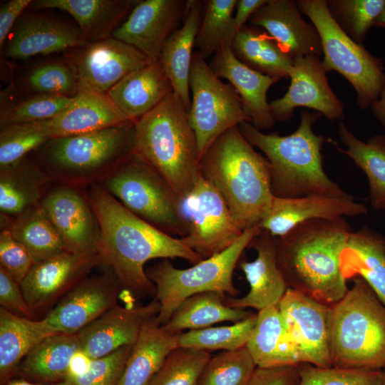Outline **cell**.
<instances>
[{
  "label": "cell",
  "instance_id": "cell-1",
  "mask_svg": "<svg viewBox=\"0 0 385 385\" xmlns=\"http://www.w3.org/2000/svg\"><path fill=\"white\" fill-rule=\"evenodd\" d=\"M87 197L101 230L99 255L120 286L139 297L155 296V284L144 270L155 258H182L196 264L203 259L180 238L138 217L98 183L88 185Z\"/></svg>",
  "mask_w": 385,
  "mask_h": 385
},
{
  "label": "cell",
  "instance_id": "cell-2",
  "mask_svg": "<svg viewBox=\"0 0 385 385\" xmlns=\"http://www.w3.org/2000/svg\"><path fill=\"white\" fill-rule=\"evenodd\" d=\"M352 232L345 217L313 219L276 237L287 287L328 305L339 302L349 289L341 257Z\"/></svg>",
  "mask_w": 385,
  "mask_h": 385
},
{
  "label": "cell",
  "instance_id": "cell-3",
  "mask_svg": "<svg viewBox=\"0 0 385 385\" xmlns=\"http://www.w3.org/2000/svg\"><path fill=\"white\" fill-rule=\"evenodd\" d=\"M200 170L220 193L242 231L259 225L274 197L270 165L244 138L238 125L210 146L200 158Z\"/></svg>",
  "mask_w": 385,
  "mask_h": 385
},
{
  "label": "cell",
  "instance_id": "cell-4",
  "mask_svg": "<svg viewBox=\"0 0 385 385\" xmlns=\"http://www.w3.org/2000/svg\"><path fill=\"white\" fill-rule=\"evenodd\" d=\"M321 116L317 112L302 111L297 130L283 136L276 133H264L250 122L238 125L247 142L261 150L270 163L273 196L351 195L324 170L322 149L326 139L313 130L314 124Z\"/></svg>",
  "mask_w": 385,
  "mask_h": 385
},
{
  "label": "cell",
  "instance_id": "cell-5",
  "mask_svg": "<svg viewBox=\"0 0 385 385\" xmlns=\"http://www.w3.org/2000/svg\"><path fill=\"white\" fill-rule=\"evenodd\" d=\"M135 151L169 183L178 199L200 175L198 147L188 115L174 92L135 123Z\"/></svg>",
  "mask_w": 385,
  "mask_h": 385
},
{
  "label": "cell",
  "instance_id": "cell-6",
  "mask_svg": "<svg viewBox=\"0 0 385 385\" xmlns=\"http://www.w3.org/2000/svg\"><path fill=\"white\" fill-rule=\"evenodd\" d=\"M135 150V123L48 140L32 160L51 181L78 186L99 183Z\"/></svg>",
  "mask_w": 385,
  "mask_h": 385
},
{
  "label": "cell",
  "instance_id": "cell-7",
  "mask_svg": "<svg viewBox=\"0 0 385 385\" xmlns=\"http://www.w3.org/2000/svg\"><path fill=\"white\" fill-rule=\"evenodd\" d=\"M332 305V366L382 370L385 366V306L361 277Z\"/></svg>",
  "mask_w": 385,
  "mask_h": 385
},
{
  "label": "cell",
  "instance_id": "cell-8",
  "mask_svg": "<svg viewBox=\"0 0 385 385\" xmlns=\"http://www.w3.org/2000/svg\"><path fill=\"white\" fill-rule=\"evenodd\" d=\"M260 231L258 226L245 230L230 247L190 268H176L168 259L149 268L146 274L155 286V299L160 304L156 322L165 326L177 307L195 294L215 292L233 297L238 295L233 272L245 250Z\"/></svg>",
  "mask_w": 385,
  "mask_h": 385
},
{
  "label": "cell",
  "instance_id": "cell-9",
  "mask_svg": "<svg viewBox=\"0 0 385 385\" xmlns=\"http://www.w3.org/2000/svg\"><path fill=\"white\" fill-rule=\"evenodd\" d=\"M297 4L315 26L321 39L322 65L326 73L335 71L344 77L356 93V103L366 110L378 99L385 86L380 58L355 42L331 15L327 0H297Z\"/></svg>",
  "mask_w": 385,
  "mask_h": 385
},
{
  "label": "cell",
  "instance_id": "cell-10",
  "mask_svg": "<svg viewBox=\"0 0 385 385\" xmlns=\"http://www.w3.org/2000/svg\"><path fill=\"white\" fill-rule=\"evenodd\" d=\"M98 183L128 210L155 227L172 236L187 235L174 190L135 150Z\"/></svg>",
  "mask_w": 385,
  "mask_h": 385
},
{
  "label": "cell",
  "instance_id": "cell-11",
  "mask_svg": "<svg viewBox=\"0 0 385 385\" xmlns=\"http://www.w3.org/2000/svg\"><path fill=\"white\" fill-rule=\"evenodd\" d=\"M189 85L192 98L188 120L201 158L222 134L251 120L234 87L223 83L197 51L192 55Z\"/></svg>",
  "mask_w": 385,
  "mask_h": 385
},
{
  "label": "cell",
  "instance_id": "cell-12",
  "mask_svg": "<svg viewBox=\"0 0 385 385\" xmlns=\"http://www.w3.org/2000/svg\"><path fill=\"white\" fill-rule=\"evenodd\" d=\"M187 230L180 238L203 260L230 247L243 233L218 190L200 174L193 188L178 199Z\"/></svg>",
  "mask_w": 385,
  "mask_h": 385
},
{
  "label": "cell",
  "instance_id": "cell-13",
  "mask_svg": "<svg viewBox=\"0 0 385 385\" xmlns=\"http://www.w3.org/2000/svg\"><path fill=\"white\" fill-rule=\"evenodd\" d=\"M277 307L294 344L299 364L332 366V305L287 288Z\"/></svg>",
  "mask_w": 385,
  "mask_h": 385
},
{
  "label": "cell",
  "instance_id": "cell-14",
  "mask_svg": "<svg viewBox=\"0 0 385 385\" xmlns=\"http://www.w3.org/2000/svg\"><path fill=\"white\" fill-rule=\"evenodd\" d=\"M80 186L60 183L48 188L38 206L61 237L67 252L99 255L101 230Z\"/></svg>",
  "mask_w": 385,
  "mask_h": 385
},
{
  "label": "cell",
  "instance_id": "cell-15",
  "mask_svg": "<svg viewBox=\"0 0 385 385\" xmlns=\"http://www.w3.org/2000/svg\"><path fill=\"white\" fill-rule=\"evenodd\" d=\"M64 52V57L76 68L79 91L103 95L126 76L152 61L133 46L113 37Z\"/></svg>",
  "mask_w": 385,
  "mask_h": 385
},
{
  "label": "cell",
  "instance_id": "cell-16",
  "mask_svg": "<svg viewBox=\"0 0 385 385\" xmlns=\"http://www.w3.org/2000/svg\"><path fill=\"white\" fill-rule=\"evenodd\" d=\"M326 73L317 56L294 59L287 93L269 103L274 120H288L296 108L306 107L330 120L341 122L344 116V104L331 88Z\"/></svg>",
  "mask_w": 385,
  "mask_h": 385
},
{
  "label": "cell",
  "instance_id": "cell-17",
  "mask_svg": "<svg viewBox=\"0 0 385 385\" xmlns=\"http://www.w3.org/2000/svg\"><path fill=\"white\" fill-rule=\"evenodd\" d=\"M188 0H140L112 37L158 61L170 36L183 22Z\"/></svg>",
  "mask_w": 385,
  "mask_h": 385
},
{
  "label": "cell",
  "instance_id": "cell-18",
  "mask_svg": "<svg viewBox=\"0 0 385 385\" xmlns=\"http://www.w3.org/2000/svg\"><path fill=\"white\" fill-rule=\"evenodd\" d=\"M109 268L86 277L63 297L44 318L58 333L74 334L115 306L120 287Z\"/></svg>",
  "mask_w": 385,
  "mask_h": 385
},
{
  "label": "cell",
  "instance_id": "cell-19",
  "mask_svg": "<svg viewBox=\"0 0 385 385\" xmlns=\"http://www.w3.org/2000/svg\"><path fill=\"white\" fill-rule=\"evenodd\" d=\"M160 310V304L155 298L139 307L116 304L76 334L80 349L93 359L133 345L143 327L155 319Z\"/></svg>",
  "mask_w": 385,
  "mask_h": 385
},
{
  "label": "cell",
  "instance_id": "cell-20",
  "mask_svg": "<svg viewBox=\"0 0 385 385\" xmlns=\"http://www.w3.org/2000/svg\"><path fill=\"white\" fill-rule=\"evenodd\" d=\"M87 43L78 26L43 14L24 13L8 36L4 54L14 60L26 59Z\"/></svg>",
  "mask_w": 385,
  "mask_h": 385
},
{
  "label": "cell",
  "instance_id": "cell-21",
  "mask_svg": "<svg viewBox=\"0 0 385 385\" xmlns=\"http://www.w3.org/2000/svg\"><path fill=\"white\" fill-rule=\"evenodd\" d=\"M98 265H102L100 255L69 252L35 263L20 283L25 300L32 310L44 307L66 294Z\"/></svg>",
  "mask_w": 385,
  "mask_h": 385
},
{
  "label": "cell",
  "instance_id": "cell-22",
  "mask_svg": "<svg viewBox=\"0 0 385 385\" xmlns=\"http://www.w3.org/2000/svg\"><path fill=\"white\" fill-rule=\"evenodd\" d=\"M248 247L256 251V258L252 262L240 258L238 263L250 290L240 298L224 297V302L232 308H254L259 312L277 306L288 287L277 265L276 237L260 230Z\"/></svg>",
  "mask_w": 385,
  "mask_h": 385
},
{
  "label": "cell",
  "instance_id": "cell-23",
  "mask_svg": "<svg viewBox=\"0 0 385 385\" xmlns=\"http://www.w3.org/2000/svg\"><path fill=\"white\" fill-rule=\"evenodd\" d=\"M366 213V207L355 201L351 195H314L292 198L274 196L268 212L258 226L272 236L279 237L307 220L354 217Z\"/></svg>",
  "mask_w": 385,
  "mask_h": 385
},
{
  "label": "cell",
  "instance_id": "cell-24",
  "mask_svg": "<svg viewBox=\"0 0 385 385\" xmlns=\"http://www.w3.org/2000/svg\"><path fill=\"white\" fill-rule=\"evenodd\" d=\"M248 21L252 26L265 29L292 60L322 54L320 36L303 19L296 1L267 0Z\"/></svg>",
  "mask_w": 385,
  "mask_h": 385
},
{
  "label": "cell",
  "instance_id": "cell-25",
  "mask_svg": "<svg viewBox=\"0 0 385 385\" xmlns=\"http://www.w3.org/2000/svg\"><path fill=\"white\" fill-rule=\"evenodd\" d=\"M232 43L222 46L209 63L214 73L229 81L237 92L244 111L257 129H270L274 125L267 93L279 81L257 72L240 61L232 50Z\"/></svg>",
  "mask_w": 385,
  "mask_h": 385
},
{
  "label": "cell",
  "instance_id": "cell-26",
  "mask_svg": "<svg viewBox=\"0 0 385 385\" xmlns=\"http://www.w3.org/2000/svg\"><path fill=\"white\" fill-rule=\"evenodd\" d=\"M106 95L79 91L55 117L31 123L49 139L80 135L128 123Z\"/></svg>",
  "mask_w": 385,
  "mask_h": 385
},
{
  "label": "cell",
  "instance_id": "cell-27",
  "mask_svg": "<svg viewBox=\"0 0 385 385\" xmlns=\"http://www.w3.org/2000/svg\"><path fill=\"white\" fill-rule=\"evenodd\" d=\"M173 92L158 61L130 73L106 95L126 120L135 123Z\"/></svg>",
  "mask_w": 385,
  "mask_h": 385
},
{
  "label": "cell",
  "instance_id": "cell-28",
  "mask_svg": "<svg viewBox=\"0 0 385 385\" xmlns=\"http://www.w3.org/2000/svg\"><path fill=\"white\" fill-rule=\"evenodd\" d=\"M140 0H35L28 9H59L69 14L88 43L112 37Z\"/></svg>",
  "mask_w": 385,
  "mask_h": 385
},
{
  "label": "cell",
  "instance_id": "cell-29",
  "mask_svg": "<svg viewBox=\"0 0 385 385\" xmlns=\"http://www.w3.org/2000/svg\"><path fill=\"white\" fill-rule=\"evenodd\" d=\"M202 5L201 1L188 0L183 24L168 39L158 59L173 92L180 98L188 112L191 106L189 79L192 48L201 24Z\"/></svg>",
  "mask_w": 385,
  "mask_h": 385
},
{
  "label": "cell",
  "instance_id": "cell-30",
  "mask_svg": "<svg viewBox=\"0 0 385 385\" xmlns=\"http://www.w3.org/2000/svg\"><path fill=\"white\" fill-rule=\"evenodd\" d=\"M348 280L362 278L385 306V235L367 225L350 235L341 257Z\"/></svg>",
  "mask_w": 385,
  "mask_h": 385
},
{
  "label": "cell",
  "instance_id": "cell-31",
  "mask_svg": "<svg viewBox=\"0 0 385 385\" xmlns=\"http://www.w3.org/2000/svg\"><path fill=\"white\" fill-rule=\"evenodd\" d=\"M179 335L160 326L156 318L148 322L132 346L117 385H150L168 356L178 347Z\"/></svg>",
  "mask_w": 385,
  "mask_h": 385
},
{
  "label": "cell",
  "instance_id": "cell-32",
  "mask_svg": "<svg viewBox=\"0 0 385 385\" xmlns=\"http://www.w3.org/2000/svg\"><path fill=\"white\" fill-rule=\"evenodd\" d=\"M245 347L258 367L299 364L294 344L277 306L257 312Z\"/></svg>",
  "mask_w": 385,
  "mask_h": 385
},
{
  "label": "cell",
  "instance_id": "cell-33",
  "mask_svg": "<svg viewBox=\"0 0 385 385\" xmlns=\"http://www.w3.org/2000/svg\"><path fill=\"white\" fill-rule=\"evenodd\" d=\"M51 182L27 156L0 168L1 215L14 217L38 205Z\"/></svg>",
  "mask_w": 385,
  "mask_h": 385
},
{
  "label": "cell",
  "instance_id": "cell-34",
  "mask_svg": "<svg viewBox=\"0 0 385 385\" xmlns=\"http://www.w3.org/2000/svg\"><path fill=\"white\" fill-rule=\"evenodd\" d=\"M58 333L45 319L34 321L0 308V379L7 381L21 360L45 338Z\"/></svg>",
  "mask_w": 385,
  "mask_h": 385
},
{
  "label": "cell",
  "instance_id": "cell-35",
  "mask_svg": "<svg viewBox=\"0 0 385 385\" xmlns=\"http://www.w3.org/2000/svg\"><path fill=\"white\" fill-rule=\"evenodd\" d=\"M1 230H7L29 252L34 264L67 252L52 223L38 205L16 216L1 215Z\"/></svg>",
  "mask_w": 385,
  "mask_h": 385
},
{
  "label": "cell",
  "instance_id": "cell-36",
  "mask_svg": "<svg viewBox=\"0 0 385 385\" xmlns=\"http://www.w3.org/2000/svg\"><path fill=\"white\" fill-rule=\"evenodd\" d=\"M225 296L215 292H206L186 298L163 327L169 332L180 333L185 329L206 328L222 322H238L253 314L249 310L228 307L224 302Z\"/></svg>",
  "mask_w": 385,
  "mask_h": 385
},
{
  "label": "cell",
  "instance_id": "cell-37",
  "mask_svg": "<svg viewBox=\"0 0 385 385\" xmlns=\"http://www.w3.org/2000/svg\"><path fill=\"white\" fill-rule=\"evenodd\" d=\"M338 133L346 148L337 147V150L350 158L367 177L371 207L374 210H385V136L375 135L364 142L342 121Z\"/></svg>",
  "mask_w": 385,
  "mask_h": 385
},
{
  "label": "cell",
  "instance_id": "cell-38",
  "mask_svg": "<svg viewBox=\"0 0 385 385\" xmlns=\"http://www.w3.org/2000/svg\"><path fill=\"white\" fill-rule=\"evenodd\" d=\"M232 50L240 61L257 72L279 80L289 78L292 58L267 34L254 26L245 25L237 32Z\"/></svg>",
  "mask_w": 385,
  "mask_h": 385
},
{
  "label": "cell",
  "instance_id": "cell-39",
  "mask_svg": "<svg viewBox=\"0 0 385 385\" xmlns=\"http://www.w3.org/2000/svg\"><path fill=\"white\" fill-rule=\"evenodd\" d=\"M80 349L76 334L56 333L31 349L17 368L22 374L42 381L65 379L72 357Z\"/></svg>",
  "mask_w": 385,
  "mask_h": 385
},
{
  "label": "cell",
  "instance_id": "cell-40",
  "mask_svg": "<svg viewBox=\"0 0 385 385\" xmlns=\"http://www.w3.org/2000/svg\"><path fill=\"white\" fill-rule=\"evenodd\" d=\"M19 90L29 94H51L68 98L79 92L78 73L74 65L63 59L42 62L29 68L18 83Z\"/></svg>",
  "mask_w": 385,
  "mask_h": 385
},
{
  "label": "cell",
  "instance_id": "cell-41",
  "mask_svg": "<svg viewBox=\"0 0 385 385\" xmlns=\"http://www.w3.org/2000/svg\"><path fill=\"white\" fill-rule=\"evenodd\" d=\"M237 0H207L205 1L200 26L195 46L206 59L222 46L232 43L237 32L233 11Z\"/></svg>",
  "mask_w": 385,
  "mask_h": 385
},
{
  "label": "cell",
  "instance_id": "cell-42",
  "mask_svg": "<svg viewBox=\"0 0 385 385\" xmlns=\"http://www.w3.org/2000/svg\"><path fill=\"white\" fill-rule=\"evenodd\" d=\"M257 313L231 325L209 327L180 333L178 346L206 351H234L245 347L255 327Z\"/></svg>",
  "mask_w": 385,
  "mask_h": 385
},
{
  "label": "cell",
  "instance_id": "cell-43",
  "mask_svg": "<svg viewBox=\"0 0 385 385\" xmlns=\"http://www.w3.org/2000/svg\"><path fill=\"white\" fill-rule=\"evenodd\" d=\"M257 366L247 348L211 356L197 385H247Z\"/></svg>",
  "mask_w": 385,
  "mask_h": 385
},
{
  "label": "cell",
  "instance_id": "cell-44",
  "mask_svg": "<svg viewBox=\"0 0 385 385\" xmlns=\"http://www.w3.org/2000/svg\"><path fill=\"white\" fill-rule=\"evenodd\" d=\"M328 9L340 28L362 44L385 6V0H327Z\"/></svg>",
  "mask_w": 385,
  "mask_h": 385
},
{
  "label": "cell",
  "instance_id": "cell-45",
  "mask_svg": "<svg viewBox=\"0 0 385 385\" xmlns=\"http://www.w3.org/2000/svg\"><path fill=\"white\" fill-rule=\"evenodd\" d=\"M210 352L177 347L168 356L150 385H197Z\"/></svg>",
  "mask_w": 385,
  "mask_h": 385
},
{
  "label": "cell",
  "instance_id": "cell-46",
  "mask_svg": "<svg viewBox=\"0 0 385 385\" xmlns=\"http://www.w3.org/2000/svg\"><path fill=\"white\" fill-rule=\"evenodd\" d=\"M73 99L51 94L27 96L1 112V126L51 119L66 108Z\"/></svg>",
  "mask_w": 385,
  "mask_h": 385
},
{
  "label": "cell",
  "instance_id": "cell-47",
  "mask_svg": "<svg viewBox=\"0 0 385 385\" xmlns=\"http://www.w3.org/2000/svg\"><path fill=\"white\" fill-rule=\"evenodd\" d=\"M298 385H382V370L298 364Z\"/></svg>",
  "mask_w": 385,
  "mask_h": 385
},
{
  "label": "cell",
  "instance_id": "cell-48",
  "mask_svg": "<svg viewBox=\"0 0 385 385\" xmlns=\"http://www.w3.org/2000/svg\"><path fill=\"white\" fill-rule=\"evenodd\" d=\"M48 140L31 123L1 126L0 168L19 161Z\"/></svg>",
  "mask_w": 385,
  "mask_h": 385
},
{
  "label": "cell",
  "instance_id": "cell-49",
  "mask_svg": "<svg viewBox=\"0 0 385 385\" xmlns=\"http://www.w3.org/2000/svg\"><path fill=\"white\" fill-rule=\"evenodd\" d=\"M133 345L122 346L106 356L93 359L88 371L66 379L71 385H117L125 367Z\"/></svg>",
  "mask_w": 385,
  "mask_h": 385
},
{
  "label": "cell",
  "instance_id": "cell-50",
  "mask_svg": "<svg viewBox=\"0 0 385 385\" xmlns=\"http://www.w3.org/2000/svg\"><path fill=\"white\" fill-rule=\"evenodd\" d=\"M0 264L19 284L34 264L26 249L7 230L0 232Z\"/></svg>",
  "mask_w": 385,
  "mask_h": 385
},
{
  "label": "cell",
  "instance_id": "cell-51",
  "mask_svg": "<svg viewBox=\"0 0 385 385\" xmlns=\"http://www.w3.org/2000/svg\"><path fill=\"white\" fill-rule=\"evenodd\" d=\"M0 304L6 309L16 310L29 318L33 317V310L25 300L20 284L1 267H0Z\"/></svg>",
  "mask_w": 385,
  "mask_h": 385
},
{
  "label": "cell",
  "instance_id": "cell-52",
  "mask_svg": "<svg viewBox=\"0 0 385 385\" xmlns=\"http://www.w3.org/2000/svg\"><path fill=\"white\" fill-rule=\"evenodd\" d=\"M298 365L255 369L247 385H298Z\"/></svg>",
  "mask_w": 385,
  "mask_h": 385
},
{
  "label": "cell",
  "instance_id": "cell-53",
  "mask_svg": "<svg viewBox=\"0 0 385 385\" xmlns=\"http://www.w3.org/2000/svg\"><path fill=\"white\" fill-rule=\"evenodd\" d=\"M31 0H10L0 7V46L2 48L15 24L29 8Z\"/></svg>",
  "mask_w": 385,
  "mask_h": 385
},
{
  "label": "cell",
  "instance_id": "cell-54",
  "mask_svg": "<svg viewBox=\"0 0 385 385\" xmlns=\"http://www.w3.org/2000/svg\"><path fill=\"white\" fill-rule=\"evenodd\" d=\"M267 0H237L236 4V14L234 21L238 31L247 20L261 6L266 4Z\"/></svg>",
  "mask_w": 385,
  "mask_h": 385
},
{
  "label": "cell",
  "instance_id": "cell-55",
  "mask_svg": "<svg viewBox=\"0 0 385 385\" xmlns=\"http://www.w3.org/2000/svg\"><path fill=\"white\" fill-rule=\"evenodd\" d=\"M92 359L85 352L78 350L72 357L66 376L64 379L80 376L86 374L91 365Z\"/></svg>",
  "mask_w": 385,
  "mask_h": 385
},
{
  "label": "cell",
  "instance_id": "cell-56",
  "mask_svg": "<svg viewBox=\"0 0 385 385\" xmlns=\"http://www.w3.org/2000/svg\"><path fill=\"white\" fill-rule=\"evenodd\" d=\"M372 113L385 129V86L379 97L370 106Z\"/></svg>",
  "mask_w": 385,
  "mask_h": 385
},
{
  "label": "cell",
  "instance_id": "cell-57",
  "mask_svg": "<svg viewBox=\"0 0 385 385\" xmlns=\"http://www.w3.org/2000/svg\"><path fill=\"white\" fill-rule=\"evenodd\" d=\"M374 26L380 27V28H385V6L380 16L376 21L374 24Z\"/></svg>",
  "mask_w": 385,
  "mask_h": 385
},
{
  "label": "cell",
  "instance_id": "cell-58",
  "mask_svg": "<svg viewBox=\"0 0 385 385\" xmlns=\"http://www.w3.org/2000/svg\"><path fill=\"white\" fill-rule=\"evenodd\" d=\"M6 385H39V384H32L24 380H14V381L8 382Z\"/></svg>",
  "mask_w": 385,
  "mask_h": 385
},
{
  "label": "cell",
  "instance_id": "cell-59",
  "mask_svg": "<svg viewBox=\"0 0 385 385\" xmlns=\"http://www.w3.org/2000/svg\"><path fill=\"white\" fill-rule=\"evenodd\" d=\"M382 385H385V366L382 369Z\"/></svg>",
  "mask_w": 385,
  "mask_h": 385
},
{
  "label": "cell",
  "instance_id": "cell-60",
  "mask_svg": "<svg viewBox=\"0 0 385 385\" xmlns=\"http://www.w3.org/2000/svg\"><path fill=\"white\" fill-rule=\"evenodd\" d=\"M51 385H71V384L69 382H68L67 381H64L63 382H61V383H58V384H51Z\"/></svg>",
  "mask_w": 385,
  "mask_h": 385
}]
</instances>
